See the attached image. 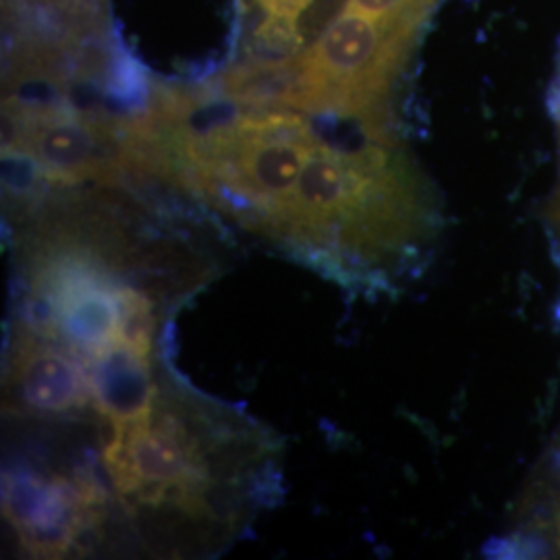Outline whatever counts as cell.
I'll return each instance as SVG.
<instances>
[{"instance_id":"6","label":"cell","mask_w":560,"mask_h":560,"mask_svg":"<svg viewBox=\"0 0 560 560\" xmlns=\"http://www.w3.org/2000/svg\"><path fill=\"white\" fill-rule=\"evenodd\" d=\"M4 386L9 409L36 418L71 416L92 402V382L83 361L25 326L13 339Z\"/></svg>"},{"instance_id":"2","label":"cell","mask_w":560,"mask_h":560,"mask_svg":"<svg viewBox=\"0 0 560 560\" xmlns=\"http://www.w3.org/2000/svg\"><path fill=\"white\" fill-rule=\"evenodd\" d=\"M322 140L291 110L233 115L180 138V159L194 187L226 214L264 235L291 198Z\"/></svg>"},{"instance_id":"7","label":"cell","mask_w":560,"mask_h":560,"mask_svg":"<svg viewBox=\"0 0 560 560\" xmlns=\"http://www.w3.org/2000/svg\"><path fill=\"white\" fill-rule=\"evenodd\" d=\"M439 0H345V7L382 23L384 27L416 38Z\"/></svg>"},{"instance_id":"1","label":"cell","mask_w":560,"mask_h":560,"mask_svg":"<svg viewBox=\"0 0 560 560\" xmlns=\"http://www.w3.org/2000/svg\"><path fill=\"white\" fill-rule=\"evenodd\" d=\"M237 434L214 425L191 400L162 395L133 420L110 423L102 463L131 515L143 509H175L189 520L214 517L217 492L237 481L249 460Z\"/></svg>"},{"instance_id":"3","label":"cell","mask_w":560,"mask_h":560,"mask_svg":"<svg viewBox=\"0 0 560 560\" xmlns=\"http://www.w3.org/2000/svg\"><path fill=\"white\" fill-rule=\"evenodd\" d=\"M413 40L342 7L314 46L291 60L270 104L349 117L376 129Z\"/></svg>"},{"instance_id":"5","label":"cell","mask_w":560,"mask_h":560,"mask_svg":"<svg viewBox=\"0 0 560 560\" xmlns=\"http://www.w3.org/2000/svg\"><path fill=\"white\" fill-rule=\"evenodd\" d=\"M9 150L57 185H73L106 171L108 145L101 127L60 106H23L9 119Z\"/></svg>"},{"instance_id":"4","label":"cell","mask_w":560,"mask_h":560,"mask_svg":"<svg viewBox=\"0 0 560 560\" xmlns=\"http://www.w3.org/2000/svg\"><path fill=\"white\" fill-rule=\"evenodd\" d=\"M106 494L85 476L4 474L2 513L36 559H59L101 523Z\"/></svg>"},{"instance_id":"8","label":"cell","mask_w":560,"mask_h":560,"mask_svg":"<svg viewBox=\"0 0 560 560\" xmlns=\"http://www.w3.org/2000/svg\"><path fill=\"white\" fill-rule=\"evenodd\" d=\"M266 13L268 23L279 32H295L303 11L312 4V0H256Z\"/></svg>"}]
</instances>
